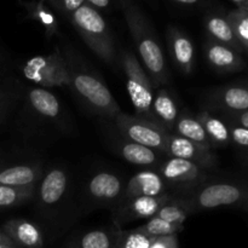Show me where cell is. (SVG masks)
<instances>
[{
  "label": "cell",
  "instance_id": "obj_1",
  "mask_svg": "<svg viewBox=\"0 0 248 248\" xmlns=\"http://www.w3.org/2000/svg\"><path fill=\"white\" fill-rule=\"evenodd\" d=\"M128 31L133 39L144 69L155 89L166 85L170 80L164 52L154 28L144 12L133 0H119Z\"/></svg>",
  "mask_w": 248,
  "mask_h": 248
},
{
  "label": "cell",
  "instance_id": "obj_2",
  "mask_svg": "<svg viewBox=\"0 0 248 248\" xmlns=\"http://www.w3.org/2000/svg\"><path fill=\"white\" fill-rule=\"evenodd\" d=\"M63 55L69 69V86L94 113L114 120L121 113V109L106 82L84 64L77 52L67 50Z\"/></svg>",
  "mask_w": 248,
  "mask_h": 248
},
{
  "label": "cell",
  "instance_id": "obj_3",
  "mask_svg": "<svg viewBox=\"0 0 248 248\" xmlns=\"http://www.w3.org/2000/svg\"><path fill=\"white\" fill-rule=\"evenodd\" d=\"M69 19L92 52L108 64H116L119 57L116 55L114 38L98 10L84 4L70 15Z\"/></svg>",
  "mask_w": 248,
  "mask_h": 248
},
{
  "label": "cell",
  "instance_id": "obj_4",
  "mask_svg": "<svg viewBox=\"0 0 248 248\" xmlns=\"http://www.w3.org/2000/svg\"><path fill=\"white\" fill-rule=\"evenodd\" d=\"M177 198L190 213L225 206H241L248 199V184L234 182L203 183L188 193L177 194Z\"/></svg>",
  "mask_w": 248,
  "mask_h": 248
},
{
  "label": "cell",
  "instance_id": "obj_5",
  "mask_svg": "<svg viewBox=\"0 0 248 248\" xmlns=\"http://www.w3.org/2000/svg\"><path fill=\"white\" fill-rule=\"evenodd\" d=\"M119 61L125 73L126 86H127L131 103L136 110V116L150 121L154 125L161 127L157 124L152 109L155 96V87L149 75L145 72L144 67L140 64L137 56L132 51L128 50L121 51Z\"/></svg>",
  "mask_w": 248,
  "mask_h": 248
},
{
  "label": "cell",
  "instance_id": "obj_6",
  "mask_svg": "<svg viewBox=\"0 0 248 248\" xmlns=\"http://www.w3.org/2000/svg\"><path fill=\"white\" fill-rule=\"evenodd\" d=\"M22 72L27 79L44 89L69 86L68 63L58 48L46 56L29 58L22 67Z\"/></svg>",
  "mask_w": 248,
  "mask_h": 248
},
{
  "label": "cell",
  "instance_id": "obj_7",
  "mask_svg": "<svg viewBox=\"0 0 248 248\" xmlns=\"http://www.w3.org/2000/svg\"><path fill=\"white\" fill-rule=\"evenodd\" d=\"M113 121L121 137L165 154L166 140L170 133L164 128L144 119L123 111Z\"/></svg>",
  "mask_w": 248,
  "mask_h": 248
},
{
  "label": "cell",
  "instance_id": "obj_8",
  "mask_svg": "<svg viewBox=\"0 0 248 248\" xmlns=\"http://www.w3.org/2000/svg\"><path fill=\"white\" fill-rule=\"evenodd\" d=\"M156 171L167 186L182 189V194L198 188L208 178L207 170L178 157H169L162 161Z\"/></svg>",
  "mask_w": 248,
  "mask_h": 248
},
{
  "label": "cell",
  "instance_id": "obj_9",
  "mask_svg": "<svg viewBox=\"0 0 248 248\" xmlns=\"http://www.w3.org/2000/svg\"><path fill=\"white\" fill-rule=\"evenodd\" d=\"M177 193H167L160 196H137V198L123 199L116 207L113 208L114 224L133 222L137 219H149L154 217L157 211L172 199Z\"/></svg>",
  "mask_w": 248,
  "mask_h": 248
},
{
  "label": "cell",
  "instance_id": "obj_10",
  "mask_svg": "<svg viewBox=\"0 0 248 248\" xmlns=\"http://www.w3.org/2000/svg\"><path fill=\"white\" fill-rule=\"evenodd\" d=\"M165 155L169 157L188 160L198 164L205 170L216 169L218 165V157L212 150L206 149L186 138L174 133H170L165 147Z\"/></svg>",
  "mask_w": 248,
  "mask_h": 248
},
{
  "label": "cell",
  "instance_id": "obj_11",
  "mask_svg": "<svg viewBox=\"0 0 248 248\" xmlns=\"http://www.w3.org/2000/svg\"><path fill=\"white\" fill-rule=\"evenodd\" d=\"M125 184L120 177L111 172H99L87 184L89 196L107 207H116L124 198Z\"/></svg>",
  "mask_w": 248,
  "mask_h": 248
},
{
  "label": "cell",
  "instance_id": "obj_12",
  "mask_svg": "<svg viewBox=\"0 0 248 248\" xmlns=\"http://www.w3.org/2000/svg\"><path fill=\"white\" fill-rule=\"evenodd\" d=\"M167 46L177 69L184 75H190L195 65V48L191 39L174 26L167 28Z\"/></svg>",
  "mask_w": 248,
  "mask_h": 248
},
{
  "label": "cell",
  "instance_id": "obj_13",
  "mask_svg": "<svg viewBox=\"0 0 248 248\" xmlns=\"http://www.w3.org/2000/svg\"><path fill=\"white\" fill-rule=\"evenodd\" d=\"M203 50L208 65L220 74L240 72L246 67V62L241 53L227 45L207 39Z\"/></svg>",
  "mask_w": 248,
  "mask_h": 248
},
{
  "label": "cell",
  "instance_id": "obj_14",
  "mask_svg": "<svg viewBox=\"0 0 248 248\" xmlns=\"http://www.w3.org/2000/svg\"><path fill=\"white\" fill-rule=\"evenodd\" d=\"M213 109L224 113H239L248 110V84H232L218 87L210 94Z\"/></svg>",
  "mask_w": 248,
  "mask_h": 248
},
{
  "label": "cell",
  "instance_id": "obj_15",
  "mask_svg": "<svg viewBox=\"0 0 248 248\" xmlns=\"http://www.w3.org/2000/svg\"><path fill=\"white\" fill-rule=\"evenodd\" d=\"M169 191V186L161 176L154 170H144L133 174L125 184L123 199L137 196H160Z\"/></svg>",
  "mask_w": 248,
  "mask_h": 248
},
{
  "label": "cell",
  "instance_id": "obj_16",
  "mask_svg": "<svg viewBox=\"0 0 248 248\" xmlns=\"http://www.w3.org/2000/svg\"><path fill=\"white\" fill-rule=\"evenodd\" d=\"M2 232L19 248H43L44 237L40 228L23 218L10 219L4 223Z\"/></svg>",
  "mask_w": 248,
  "mask_h": 248
},
{
  "label": "cell",
  "instance_id": "obj_17",
  "mask_svg": "<svg viewBox=\"0 0 248 248\" xmlns=\"http://www.w3.org/2000/svg\"><path fill=\"white\" fill-rule=\"evenodd\" d=\"M203 24L210 40L229 46L241 55L244 53L227 14L208 12L203 18Z\"/></svg>",
  "mask_w": 248,
  "mask_h": 248
},
{
  "label": "cell",
  "instance_id": "obj_18",
  "mask_svg": "<svg viewBox=\"0 0 248 248\" xmlns=\"http://www.w3.org/2000/svg\"><path fill=\"white\" fill-rule=\"evenodd\" d=\"M68 188V174L61 169H52L46 173L39 186V202L44 207H53L65 195Z\"/></svg>",
  "mask_w": 248,
  "mask_h": 248
},
{
  "label": "cell",
  "instance_id": "obj_19",
  "mask_svg": "<svg viewBox=\"0 0 248 248\" xmlns=\"http://www.w3.org/2000/svg\"><path fill=\"white\" fill-rule=\"evenodd\" d=\"M153 114L156 119L157 124L164 128L166 132L174 133L177 119L179 113L174 97L170 91L164 87H159L153 101Z\"/></svg>",
  "mask_w": 248,
  "mask_h": 248
},
{
  "label": "cell",
  "instance_id": "obj_20",
  "mask_svg": "<svg viewBox=\"0 0 248 248\" xmlns=\"http://www.w3.org/2000/svg\"><path fill=\"white\" fill-rule=\"evenodd\" d=\"M43 171L39 164L0 166V184L9 186H35Z\"/></svg>",
  "mask_w": 248,
  "mask_h": 248
},
{
  "label": "cell",
  "instance_id": "obj_21",
  "mask_svg": "<svg viewBox=\"0 0 248 248\" xmlns=\"http://www.w3.org/2000/svg\"><path fill=\"white\" fill-rule=\"evenodd\" d=\"M120 230L121 228L116 224L90 230L72 240L64 248H115Z\"/></svg>",
  "mask_w": 248,
  "mask_h": 248
},
{
  "label": "cell",
  "instance_id": "obj_22",
  "mask_svg": "<svg viewBox=\"0 0 248 248\" xmlns=\"http://www.w3.org/2000/svg\"><path fill=\"white\" fill-rule=\"evenodd\" d=\"M111 143L115 147L116 153L132 165L154 166L159 160V156H157L159 153L157 152L142 144H138V143L131 142L124 137L111 140Z\"/></svg>",
  "mask_w": 248,
  "mask_h": 248
},
{
  "label": "cell",
  "instance_id": "obj_23",
  "mask_svg": "<svg viewBox=\"0 0 248 248\" xmlns=\"http://www.w3.org/2000/svg\"><path fill=\"white\" fill-rule=\"evenodd\" d=\"M174 135L186 138V140H191V142L196 143V144L201 145L206 149H213L212 143H211L203 126L201 125V123L195 115L188 113L186 110L179 114L178 119H177L176 127H174Z\"/></svg>",
  "mask_w": 248,
  "mask_h": 248
},
{
  "label": "cell",
  "instance_id": "obj_24",
  "mask_svg": "<svg viewBox=\"0 0 248 248\" xmlns=\"http://www.w3.org/2000/svg\"><path fill=\"white\" fill-rule=\"evenodd\" d=\"M195 116L205 128L213 148H224L232 144L229 125L222 118L215 116L207 110L200 111Z\"/></svg>",
  "mask_w": 248,
  "mask_h": 248
},
{
  "label": "cell",
  "instance_id": "obj_25",
  "mask_svg": "<svg viewBox=\"0 0 248 248\" xmlns=\"http://www.w3.org/2000/svg\"><path fill=\"white\" fill-rule=\"evenodd\" d=\"M28 102L33 110L38 113L39 115L44 116L46 119L55 120L58 118L61 111V106L58 98L44 87H34L29 90Z\"/></svg>",
  "mask_w": 248,
  "mask_h": 248
},
{
  "label": "cell",
  "instance_id": "obj_26",
  "mask_svg": "<svg viewBox=\"0 0 248 248\" xmlns=\"http://www.w3.org/2000/svg\"><path fill=\"white\" fill-rule=\"evenodd\" d=\"M21 5L26 9L29 18L43 27L44 31H45V35L47 38H51L57 33V19L44 0H24V1H21Z\"/></svg>",
  "mask_w": 248,
  "mask_h": 248
},
{
  "label": "cell",
  "instance_id": "obj_27",
  "mask_svg": "<svg viewBox=\"0 0 248 248\" xmlns=\"http://www.w3.org/2000/svg\"><path fill=\"white\" fill-rule=\"evenodd\" d=\"M35 193V186H9L0 184V208H10L28 202Z\"/></svg>",
  "mask_w": 248,
  "mask_h": 248
},
{
  "label": "cell",
  "instance_id": "obj_28",
  "mask_svg": "<svg viewBox=\"0 0 248 248\" xmlns=\"http://www.w3.org/2000/svg\"><path fill=\"white\" fill-rule=\"evenodd\" d=\"M136 230L149 237L170 236V235H177L183 232L184 224H173L154 216L149 218L145 224L136 228Z\"/></svg>",
  "mask_w": 248,
  "mask_h": 248
},
{
  "label": "cell",
  "instance_id": "obj_29",
  "mask_svg": "<svg viewBox=\"0 0 248 248\" xmlns=\"http://www.w3.org/2000/svg\"><path fill=\"white\" fill-rule=\"evenodd\" d=\"M189 215L190 212L188 208L178 200L177 194H174L171 200L167 201L155 216L173 224H184Z\"/></svg>",
  "mask_w": 248,
  "mask_h": 248
},
{
  "label": "cell",
  "instance_id": "obj_30",
  "mask_svg": "<svg viewBox=\"0 0 248 248\" xmlns=\"http://www.w3.org/2000/svg\"><path fill=\"white\" fill-rule=\"evenodd\" d=\"M244 52L248 55V9H235L227 14Z\"/></svg>",
  "mask_w": 248,
  "mask_h": 248
},
{
  "label": "cell",
  "instance_id": "obj_31",
  "mask_svg": "<svg viewBox=\"0 0 248 248\" xmlns=\"http://www.w3.org/2000/svg\"><path fill=\"white\" fill-rule=\"evenodd\" d=\"M155 237H149L136 229L124 232L120 230L115 248H149Z\"/></svg>",
  "mask_w": 248,
  "mask_h": 248
},
{
  "label": "cell",
  "instance_id": "obj_32",
  "mask_svg": "<svg viewBox=\"0 0 248 248\" xmlns=\"http://www.w3.org/2000/svg\"><path fill=\"white\" fill-rule=\"evenodd\" d=\"M48 6H52L60 14L70 17L79 7L85 4V0H44Z\"/></svg>",
  "mask_w": 248,
  "mask_h": 248
},
{
  "label": "cell",
  "instance_id": "obj_33",
  "mask_svg": "<svg viewBox=\"0 0 248 248\" xmlns=\"http://www.w3.org/2000/svg\"><path fill=\"white\" fill-rule=\"evenodd\" d=\"M227 124L229 125L232 144L248 152V128L241 127L239 125H234V124Z\"/></svg>",
  "mask_w": 248,
  "mask_h": 248
},
{
  "label": "cell",
  "instance_id": "obj_34",
  "mask_svg": "<svg viewBox=\"0 0 248 248\" xmlns=\"http://www.w3.org/2000/svg\"><path fill=\"white\" fill-rule=\"evenodd\" d=\"M222 116L225 123L234 124V125L248 128V110L239 111V113H224Z\"/></svg>",
  "mask_w": 248,
  "mask_h": 248
},
{
  "label": "cell",
  "instance_id": "obj_35",
  "mask_svg": "<svg viewBox=\"0 0 248 248\" xmlns=\"http://www.w3.org/2000/svg\"><path fill=\"white\" fill-rule=\"evenodd\" d=\"M149 248H179L178 237L177 235L155 237Z\"/></svg>",
  "mask_w": 248,
  "mask_h": 248
},
{
  "label": "cell",
  "instance_id": "obj_36",
  "mask_svg": "<svg viewBox=\"0 0 248 248\" xmlns=\"http://www.w3.org/2000/svg\"><path fill=\"white\" fill-rule=\"evenodd\" d=\"M85 4L96 10H107L111 4V0H85Z\"/></svg>",
  "mask_w": 248,
  "mask_h": 248
},
{
  "label": "cell",
  "instance_id": "obj_37",
  "mask_svg": "<svg viewBox=\"0 0 248 248\" xmlns=\"http://www.w3.org/2000/svg\"><path fill=\"white\" fill-rule=\"evenodd\" d=\"M0 245H4V246L15 247V248H19L16 244H15L14 241H12L11 239H10L9 236H7L6 234H5L4 232H2V230H0Z\"/></svg>",
  "mask_w": 248,
  "mask_h": 248
},
{
  "label": "cell",
  "instance_id": "obj_38",
  "mask_svg": "<svg viewBox=\"0 0 248 248\" xmlns=\"http://www.w3.org/2000/svg\"><path fill=\"white\" fill-rule=\"evenodd\" d=\"M171 1L177 2L179 5H184V6H194V5H199L202 2L203 0H171Z\"/></svg>",
  "mask_w": 248,
  "mask_h": 248
},
{
  "label": "cell",
  "instance_id": "obj_39",
  "mask_svg": "<svg viewBox=\"0 0 248 248\" xmlns=\"http://www.w3.org/2000/svg\"><path fill=\"white\" fill-rule=\"evenodd\" d=\"M236 5V9H248V0H230Z\"/></svg>",
  "mask_w": 248,
  "mask_h": 248
},
{
  "label": "cell",
  "instance_id": "obj_40",
  "mask_svg": "<svg viewBox=\"0 0 248 248\" xmlns=\"http://www.w3.org/2000/svg\"><path fill=\"white\" fill-rule=\"evenodd\" d=\"M2 108H4V94H2L1 89H0V114H1Z\"/></svg>",
  "mask_w": 248,
  "mask_h": 248
},
{
  "label": "cell",
  "instance_id": "obj_41",
  "mask_svg": "<svg viewBox=\"0 0 248 248\" xmlns=\"http://www.w3.org/2000/svg\"><path fill=\"white\" fill-rule=\"evenodd\" d=\"M241 207H242V208H244V210H246V211H247V212H248V199H247V200H246V201H245V202H244V203H242V205H241Z\"/></svg>",
  "mask_w": 248,
  "mask_h": 248
},
{
  "label": "cell",
  "instance_id": "obj_42",
  "mask_svg": "<svg viewBox=\"0 0 248 248\" xmlns=\"http://www.w3.org/2000/svg\"><path fill=\"white\" fill-rule=\"evenodd\" d=\"M0 248H15V247H10V246H4V245H0Z\"/></svg>",
  "mask_w": 248,
  "mask_h": 248
}]
</instances>
